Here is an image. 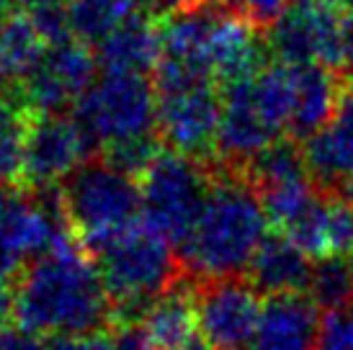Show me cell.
Instances as JSON below:
<instances>
[{
  "label": "cell",
  "instance_id": "obj_1",
  "mask_svg": "<svg viewBox=\"0 0 353 350\" xmlns=\"http://www.w3.org/2000/svg\"><path fill=\"white\" fill-rule=\"evenodd\" d=\"M13 281V322L37 338H83L114 322L99 265L72 234Z\"/></svg>",
  "mask_w": 353,
  "mask_h": 350
},
{
  "label": "cell",
  "instance_id": "obj_2",
  "mask_svg": "<svg viewBox=\"0 0 353 350\" xmlns=\"http://www.w3.org/2000/svg\"><path fill=\"white\" fill-rule=\"evenodd\" d=\"M271 234L263 198L237 167L214 163V183L186 243L178 247L183 271L196 281L240 278Z\"/></svg>",
  "mask_w": 353,
  "mask_h": 350
},
{
  "label": "cell",
  "instance_id": "obj_3",
  "mask_svg": "<svg viewBox=\"0 0 353 350\" xmlns=\"http://www.w3.org/2000/svg\"><path fill=\"white\" fill-rule=\"evenodd\" d=\"M57 198L72 237L90 255L142 222L139 178L101 155L70 173L57 185Z\"/></svg>",
  "mask_w": 353,
  "mask_h": 350
},
{
  "label": "cell",
  "instance_id": "obj_4",
  "mask_svg": "<svg viewBox=\"0 0 353 350\" xmlns=\"http://www.w3.org/2000/svg\"><path fill=\"white\" fill-rule=\"evenodd\" d=\"M114 320L139 322L150 304L181 283L178 250L145 222L93 253Z\"/></svg>",
  "mask_w": 353,
  "mask_h": 350
},
{
  "label": "cell",
  "instance_id": "obj_5",
  "mask_svg": "<svg viewBox=\"0 0 353 350\" xmlns=\"http://www.w3.org/2000/svg\"><path fill=\"white\" fill-rule=\"evenodd\" d=\"M157 134L165 150L209 163L216 157L222 88L214 75L160 59L155 68Z\"/></svg>",
  "mask_w": 353,
  "mask_h": 350
},
{
  "label": "cell",
  "instance_id": "obj_6",
  "mask_svg": "<svg viewBox=\"0 0 353 350\" xmlns=\"http://www.w3.org/2000/svg\"><path fill=\"white\" fill-rule=\"evenodd\" d=\"M70 114L96 155L114 145L157 134L155 80L142 72L101 70Z\"/></svg>",
  "mask_w": 353,
  "mask_h": 350
},
{
  "label": "cell",
  "instance_id": "obj_7",
  "mask_svg": "<svg viewBox=\"0 0 353 350\" xmlns=\"http://www.w3.org/2000/svg\"><path fill=\"white\" fill-rule=\"evenodd\" d=\"M214 183V163L163 150L139 175L142 222L181 247L191 234Z\"/></svg>",
  "mask_w": 353,
  "mask_h": 350
},
{
  "label": "cell",
  "instance_id": "obj_8",
  "mask_svg": "<svg viewBox=\"0 0 353 350\" xmlns=\"http://www.w3.org/2000/svg\"><path fill=\"white\" fill-rule=\"evenodd\" d=\"M68 219L54 191L0 185V276L16 278L31 260L70 237Z\"/></svg>",
  "mask_w": 353,
  "mask_h": 350
},
{
  "label": "cell",
  "instance_id": "obj_9",
  "mask_svg": "<svg viewBox=\"0 0 353 350\" xmlns=\"http://www.w3.org/2000/svg\"><path fill=\"white\" fill-rule=\"evenodd\" d=\"M345 16L330 0H292L265 31L271 57L284 65H325L341 72Z\"/></svg>",
  "mask_w": 353,
  "mask_h": 350
},
{
  "label": "cell",
  "instance_id": "obj_10",
  "mask_svg": "<svg viewBox=\"0 0 353 350\" xmlns=\"http://www.w3.org/2000/svg\"><path fill=\"white\" fill-rule=\"evenodd\" d=\"M96 157L72 114H34L26 136L21 185L29 191H54L85 160Z\"/></svg>",
  "mask_w": 353,
  "mask_h": 350
},
{
  "label": "cell",
  "instance_id": "obj_11",
  "mask_svg": "<svg viewBox=\"0 0 353 350\" xmlns=\"http://www.w3.org/2000/svg\"><path fill=\"white\" fill-rule=\"evenodd\" d=\"M261 296L263 294L245 276L199 281V286H194L199 332L214 350H253L263 309Z\"/></svg>",
  "mask_w": 353,
  "mask_h": 350
},
{
  "label": "cell",
  "instance_id": "obj_12",
  "mask_svg": "<svg viewBox=\"0 0 353 350\" xmlns=\"http://www.w3.org/2000/svg\"><path fill=\"white\" fill-rule=\"evenodd\" d=\"M96 52L78 39L50 44L39 65L21 83L31 114H70L99 75Z\"/></svg>",
  "mask_w": 353,
  "mask_h": 350
},
{
  "label": "cell",
  "instance_id": "obj_13",
  "mask_svg": "<svg viewBox=\"0 0 353 350\" xmlns=\"http://www.w3.org/2000/svg\"><path fill=\"white\" fill-rule=\"evenodd\" d=\"M222 88V119L216 136V157L227 167H243L265 147L284 139L263 114L253 90V78L235 80Z\"/></svg>",
  "mask_w": 353,
  "mask_h": 350
},
{
  "label": "cell",
  "instance_id": "obj_14",
  "mask_svg": "<svg viewBox=\"0 0 353 350\" xmlns=\"http://www.w3.org/2000/svg\"><path fill=\"white\" fill-rule=\"evenodd\" d=\"M307 170L325 194H338L353 181V85L343 90L338 108L317 134L302 142Z\"/></svg>",
  "mask_w": 353,
  "mask_h": 350
},
{
  "label": "cell",
  "instance_id": "obj_15",
  "mask_svg": "<svg viewBox=\"0 0 353 350\" xmlns=\"http://www.w3.org/2000/svg\"><path fill=\"white\" fill-rule=\"evenodd\" d=\"M320 307L307 294L263 296L253 350H314Z\"/></svg>",
  "mask_w": 353,
  "mask_h": 350
},
{
  "label": "cell",
  "instance_id": "obj_16",
  "mask_svg": "<svg viewBox=\"0 0 353 350\" xmlns=\"http://www.w3.org/2000/svg\"><path fill=\"white\" fill-rule=\"evenodd\" d=\"M294 78V111L289 136L307 142L330 121L348 83L343 75L325 65H292Z\"/></svg>",
  "mask_w": 353,
  "mask_h": 350
},
{
  "label": "cell",
  "instance_id": "obj_17",
  "mask_svg": "<svg viewBox=\"0 0 353 350\" xmlns=\"http://www.w3.org/2000/svg\"><path fill=\"white\" fill-rule=\"evenodd\" d=\"M314 260L286 234L271 229L248 268V281L263 296L276 294H307Z\"/></svg>",
  "mask_w": 353,
  "mask_h": 350
},
{
  "label": "cell",
  "instance_id": "obj_18",
  "mask_svg": "<svg viewBox=\"0 0 353 350\" xmlns=\"http://www.w3.org/2000/svg\"><path fill=\"white\" fill-rule=\"evenodd\" d=\"M101 70L121 72H155L163 57V34L160 23L142 13H132L103 44L93 49Z\"/></svg>",
  "mask_w": 353,
  "mask_h": 350
},
{
  "label": "cell",
  "instance_id": "obj_19",
  "mask_svg": "<svg viewBox=\"0 0 353 350\" xmlns=\"http://www.w3.org/2000/svg\"><path fill=\"white\" fill-rule=\"evenodd\" d=\"M139 327L150 350H178L199 330L194 289L176 283L145 309Z\"/></svg>",
  "mask_w": 353,
  "mask_h": 350
},
{
  "label": "cell",
  "instance_id": "obj_20",
  "mask_svg": "<svg viewBox=\"0 0 353 350\" xmlns=\"http://www.w3.org/2000/svg\"><path fill=\"white\" fill-rule=\"evenodd\" d=\"M47 52L29 16L19 8L0 13V85H21Z\"/></svg>",
  "mask_w": 353,
  "mask_h": 350
},
{
  "label": "cell",
  "instance_id": "obj_21",
  "mask_svg": "<svg viewBox=\"0 0 353 350\" xmlns=\"http://www.w3.org/2000/svg\"><path fill=\"white\" fill-rule=\"evenodd\" d=\"M31 116L21 85H0V185H21Z\"/></svg>",
  "mask_w": 353,
  "mask_h": 350
},
{
  "label": "cell",
  "instance_id": "obj_22",
  "mask_svg": "<svg viewBox=\"0 0 353 350\" xmlns=\"http://www.w3.org/2000/svg\"><path fill=\"white\" fill-rule=\"evenodd\" d=\"M127 0H68V23L72 39L96 49L132 16Z\"/></svg>",
  "mask_w": 353,
  "mask_h": 350
},
{
  "label": "cell",
  "instance_id": "obj_23",
  "mask_svg": "<svg viewBox=\"0 0 353 350\" xmlns=\"http://www.w3.org/2000/svg\"><path fill=\"white\" fill-rule=\"evenodd\" d=\"M307 296L325 311L353 304V258L314 260Z\"/></svg>",
  "mask_w": 353,
  "mask_h": 350
},
{
  "label": "cell",
  "instance_id": "obj_24",
  "mask_svg": "<svg viewBox=\"0 0 353 350\" xmlns=\"http://www.w3.org/2000/svg\"><path fill=\"white\" fill-rule=\"evenodd\" d=\"M47 350H150L139 322H119L83 338H47Z\"/></svg>",
  "mask_w": 353,
  "mask_h": 350
},
{
  "label": "cell",
  "instance_id": "obj_25",
  "mask_svg": "<svg viewBox=\"0 0 353 350\" xmlns=\"http://www.w3.org/2000/svg\"><path fill=\"white\" fill-rule=\"evenodd\" d=\"M16 8L29 16L47 47L72 39L68 23V0H16Z\"/></svg>",
  "mask_w": 353,
  "mask_h": 350
},
{
  "label": "cell",
  "instance_id": "obj_26",
  "mask_svg": "<svg viewBox=\"0 0 353 350\" xmlns=\"http://www.w3.org/2000/svg\"><path fill=\"white\" fill-rule=\"evenodd\" d=\"M314 350H353V304L323 311Z\"/></svg>",
  "mask_w": 353,
  "mask_h": 350
},
{
  "label": "cell",
  "instance_id": "obj_27",
  "mask_svg": "<svg viewBox=\"0 0 353 350\" xmlns=\"http://www.w3.org/2000/svg\"><path fill=\"white\" fill-rule=\"evenodd\" d=\"M127 3L134 13H142V16L157 21V23H163V21L173 19V16H181L186 10L199 8L206 0H127Z\"/></svg>",
  "mask_w": 353,
  "mask_h": 350
},
{
  "label": "cell",
  "instance_id": "obj_28",
  "mask_svg": "<svg viewBox=\"0 0 353 350\" xmlns=\"http://www.w3.org/2000/svg\"><path fill=\"white\" fill-rule=\"evenodd\" d=\"M341 75L348 85H353V19H345L343 29V59H341Z\"/></svg>",
  "mask_w": 353,
  "mask_h": 350
},
{
  "label": "cell",
  "instance_id": "obj_29",
  "mask_svg": "<svg viewBox=\"0 0 353 350\" xmlns=\"http://www.w3.org/2000/svg\"><path fill=\"white\" fill-rule=\"evenodd\" d=\"M178 350H214V345L206 340L201 332H196L194 338H188V340L183 342V345H181Z\"/></svg>",
  "mask_w": 353,
  "mask_h": 350
},
{
  "label": "cell",
  "instance_id": "obj_30",
  "mask_svg": "<svg viewBox=\"0 0 353 350\" xmlns=\"http://www.w3.org/2000/svg\"><path fill=\"white\" fill-rule=\"evenodd\" d=\"M330 3L343 13L345 19H353V0H330Z\"/></svg>",
  "mask_w": 353,
  "mask_h": 350
},
{
  "label": "cell",
  "instance_id": "obj_31",
  "mask_svg": "<svg viewBox=\"0 0 353 350\" xmlns=\"http://www.w3.org/2000/svg\"><path fill=\"white\" fill-rule=\"evenodd\" d=\"M338 196H343V198H348V201L353 204V181H348V183H345L343 188L338 191Z\"/></svg>",
  "mask_w": 353,
  "mask_h": 350
},
{
  "label": "cell",
  "instance_id": "obj_32",
  "mask_svg": "<svg viewBox=\"0 0 353 350\" xmlns=\"http://www.w3.org/2000/svg\"><path fill=\"white\" fill-rule=\"evenodd\" d=\"M10 8H16V0H0V13H6Z\"/></svg>",
  "mask_w": 353,
  "mask_h": 350
}]
</instances>
